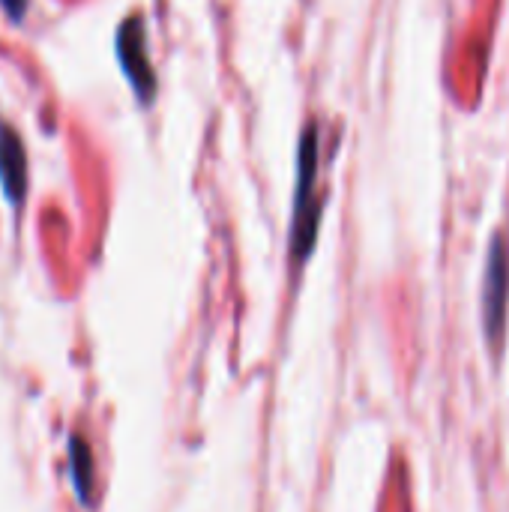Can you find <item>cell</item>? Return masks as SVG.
Segmentation results:
<instances>
[{"mask_svg":"<svg viewBox=\"0 0 509 512\" xmlns=\"http://www.w3.org/2000/svg\"><path fill=\"white\" fill-rule=\"evenodd\" d=\"M321 222V192H318V126H306L297 153V183L291 210V258L303 264L318 237Z\"/></svg>","mask_w":509,"mask_h":512,"instance_id":"6da1fadb","label":"cell"},{"mask_svg":"<svg viewBox=\"0 0 509 512\" xmlns=\"http://www.w3.org/2000/svg\"><path fill=\"white\" fill-rule=\"evenodd\" d=\"M509 306V246L504 237H495L486 261V276H483V324L492 348L501 345L504 327H507Z\"/></svg>","mask_w":509,"mask_h":512,"instance_id":"7a4b0ae2","label":"cell"},{"mask_svg":"<svg viewBox=\"0 0 509 512\" xmlns=\"http://www.w3.org/2000/svg\"><path fill=\"white\" fill-rule=\"evenodd\" d=\"M117 57H120V66H123L129 84L135 87L138 99L150 102L156 93V75H153V66L147 57V36H144L141 18H129L117 30Z\"/></svg>","mask_w":509,"mask_h":512,"instance_id":"3957f363","label":"cell"},{"mask_svg":"<svg viewBox=\"0 0 509 512\" xmlns=\"http://www.w3.org/2000/svg\"><path fill=\"white\" fill-rule=\"evenodd\" d=\"M0 186L12 207H21L27 192V153L21 135L0 120Z\"/></svg>","mask_w":509,"mask_h":512,"instance_id":"277c9868","label":"cell"},{"mask_svg":"<svg viewBox=\"0 0 509 512\" xmlns=\"http://www.w3.org/2000/svg\"><path fill=\"white\" fill-rule=\"evenodd\" d=\"M66 465H69V480L75 486L78 504L81 507H90L93 504V453H90V444L78 432L69 435Z\"/></svg>","mask_w":509,"mask_h":512,"instance_id":"5b68a950","label":"cell"},{"mask_svg":"<svg viewBox=\"0 0 509 512\" xmlns=\"http://www.w3.org/2000/svg\"><path fill=\"white\" fill-rule=\"evenodd\" d=\"M27 3L30 0H0V6H3V12L9 15V21H24V12H27Z\"/></svg>","mask_w":509,"mask_h":512,"instance_id":"8992f818","label":"cell"}]
</instances>
